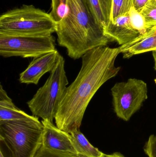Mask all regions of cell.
Returning <instances> with one entry per match:
<instances>
[{"label":"cell","mask_w":156,"mask_h":157,"mask_svg":"<svg viewBox=\"0 0 156 157\" xmlns=\"http://www.w3.org/2000/svg\"><path fill=\"white\" fill-rule=\"evenodd\" d=\"M34 115L27 114L16 106L0 85V121L31 119Z\"/></svg>","instance_id":"obj_12"},{"label":"cell","mask_w":156,"mask_h":157,"mask_svg":"<svg viewBox=\"0 0 156 157\" xmlns=\"http://www.w3.org/2000/svg\"><path fill=\"white\" fill-rule=\"evenodd\" d=\"M104 34L110 41L115 40L120 46L131 42L140 36L132 26L128 13L110 22L104 29Z\"/></svg>","instance_id":"obj_10"},{"label":"cell","mask_w":156,"mask_h":157,"mask_svg":"<svg viewBox=\"0 0 156 157\" xmlns=\"http://www.w3.org/2000/svg\"><path fill=\"white\" fill-rule=\"evenodd\" d=\"M56 30L49 14L33 5H23L0 16V36H50Z\"/></svg>","instance_id":"obj_4"},{"label":"cell","mask_w":156,"mask_h":157,"mask_svg":"<svg viewBox=\"0 0 156 157\" xmlns=\"http://www.w3.org/2000/svg\"><path fill=\"white\" fill-rule=\"evenodd\" d=\"M143 16L148 29L156 26V2L149 0L140 12Z\"/></svg>","instance_id":"obj_18"},{"label":"cell","mask_w":156,"mask_h":157,"mask_svg":"<svg viewBox=\"0 0 156 157\" xmlns=\"http://www.w3.org/2000/svg\"><path fill=\"white\" fill-rule=\"evenodd\" d=\"M60 54L56 49L34 58L27 68L19 75V80L23 84L37 85L40 78L50 72L56 64Z\"/></svg>","instance_id":"obj_9"},{"label":"cell","mask_w":156,"mask_h":157,"mask_svg":"<svg viewBox=\"0 0 156 157\" xmlns=\"http://www.w3.org/2000/svg\"><path fill=\"white\" fill-rule=\"evenodd\" d=\"M111 91L114 110L118 118L125 121L130 120L148 98L147 84L137 78L116 83Z\"/></svg>","instance_id":"obj_6"},{"label":"cell","mask_w":156,"mask_h":157,"mask_svg":"<svg viewBox=\"0 0 156 157\" xmlns=\"http://www.w3.org/2000/svg\"><path fill=\"white\" fill-rule=\"evenodd\" d=\"M56 49V39L47 36H0V55L4 58H36Z\"/></svg>","instance_id":"obj_7"},{"label":"cell","mask_w":156,"mask_h":157,"mask_svg":"<svg viewBox=\"0 0 156 157\" xmlns=\"http://www.w3.org/2000/svg\"><path fill=\"white\" fill-rule=\"evenodd\" d=\"M57 42L68 56L76 60L87 52L107 46L110 41L93 16L87 0H68L67 13L56 24Z\"/></svg>","instance_id":"obj_2"},{"label":"cell","mask_w":156,"mask_h":157,"mask_svg":"<svg viewBox=\"0 0 156 157\" xmlns=\"http://www.w3.org/2000/svg\"><path fill=\"white\" fill-rule=\"evenodd\" d=\"M155 1H156V0H155Z\"/></svg>","instance_id":"obj_25"},{"label":"cell","mask_w":156,"mask_h":157,"mask_svg":"<svg viewBox=\"0 0 156 157\" xmlns=\"http://www.w3.org/2000/svg\"><path fill=\"white\" fill-rule=\"evenodd\" d=\"M34 157H87L80 154L54 151L41 146Z\"/></svg>","instance_id":"obj_19"},{"label":"cell","mask_w":156,"mask_h":157,"mask_svg":"<svg viewBox=\"0 0 156 157\" xmlns=\"http://www.w3.org/2000/svg\"><path fill=\"white\" fill-rule=\"evenodd\" d=\"M0 157H3L2 154H0Z\"/></svg>","instance_id":"obj_24"},{"label":"cell","mask_w":156,"mask_h":157,"mask_svg":"<svg viewBox=\"0 0 156 157\" xmlns=\"http://www.w3.org/2000/svg\"><path fill=\"white\" fill-rule=\"evenodd\" d=\"M119 48H95L82 58L81 68L74 81L67 87L55 117L56 126L70 133L79 130L86 109L98 90L119 73L115 66Z\"/></svg>","instance_id":"obj_1"},{"label":"cell","mask_w":156,"mask_h":157,"mask_svg":"<svg viewBox=\"0 0 156 157\" xmlns=\"http://www.w3.org/2000/svg\"><path fill=\"white\" fill-rule=\"evenodd\" d=\"M98 23L104 29L111 21L113 0H87Z\"/></svg>","instance_id":"obj_13"},{"label":"cell","mask_w":156,"mask_h":157,"mask_svg":"<svg viewBox=\"0 0 156 157\" xmlns=\"http://www.w3.org/2000/svg\"><path fill=\"white\" fill-rule=\"evenodd\" d=\"M52 10L49 13L54 22L57 24L60 23L67 13L68 0H51Z\"/></svg>","instance_id":"obj_15"},{"label":"cell","mask_w":156,"mask_h":157,"mask_svg":"<svg viewBox=\"0 0 156 157\" xmlns=\"http://www.w3.org/2000/svg\"><path fill=\"white\" fill-rule=\"evenodd\" d=\"M149 0H133V7L138 12L142 11Z\"/></svg>","instance_id":"obj_21"},{"label":"cell","mask_w":156,"mask_h":157,"mask_svg":"<svg viewBox=\"0 0 156 157\" xmlns=\"http://www.w3.org/2000/svg\"><path fill=\"white\" fill-rule=\"evenodd\" d=\"M133 6V0H113L111 22L117 17L128 13Z\"/></svg>","instance_id":"obj_17"},{"label":"cell","mask_w":156,"mask_h":157,"mask_svg":"<svg viewBox=\"0 0 156 157\" xmlns=\"http://www.w3.org/2000/svg\"><path fill=\"white\" fill-rule=\"evenodd\" d=\"M105 157H125L120 152H115L110 155H105Z\"/></svg>","instance_id":"obj_22"},{"label":"cell","mask_w":156,"mask_h":157,"mask_svg":"<svg viewBox=\"0 0 156 157\" xmlns=\"http://www.w3.org/2000/svg\"><path fill=\"white\" fill-rule=\"evenodd\" d=\"M44 126L34 116L0 121V154L3 157H34L42 146Z\"/></svg>","instance_id":"obj_3"},{"label":"cell","mask_w":156,"mask_h":157,"mask_svg":"<svg viewBox=\"0 0 156 157\" xmlns=\"http://www.w3.org/2000/svg\"><path fill=\"white\" fill-rule=\"evenodd\" d=\"M128 15L132 26L140 35L144 34L149 30L143 16L133 6L128 12Z\"/></svg>","instance_id":"obj_16"},{"label":"cell","mask_w":156,"mask_h":157,"mask_svg":"<svg viewBox=\"0 0 156 157\" xmlns=\"http://www.w3.org/2000/svg\"><path fill=\"white\" fill-rule=\"evenodd\" d=\"M153 58H154V68L156 71V51L153 52Z\"/></svg>","instance_id":"obj_23"},{"label":"cell","mask_w":156,"mask_h":157,"mask_svg":"<svg viewBox=\"0 0 156 157\" xmlns=\"http://www.w3.org/2000/svg\"><path fill=\"white\" fill-rule=\"evenodd\" d=\"M61 55L45 83L27 102L33 115L53 122L69 82Z\"/></svg>","instance_id":"obj_5"},{"label":"cell","mask_w":156,"mask_h":157,"mask_svg":"<svg viewBox=\"0 0 156 157\" xmlns=\"http://www.w3.org/2000/svg\"><path fill=\"white\" fill-rule=\"evenodd\" d=\"M144 151L148 157H156V135L149 136L144 147Z\"/></svg>","instance_id":"obj_20"},{"label":"cell","mask_w":156,"mask_h":157,"mask_svg":"<svg viewBox=\"0 0 156 157\" xmlns=\"http://www.w3.org/2000/svg\"><path fill=\"white\" fill-rule=\"evenodd\" d=\"M41 122L44 126L41 146L54 151L78 154L70 134L47 120H42Z\"/></svg>","instance_id":"obj_8"},{"label":"cell","mask_w":156,"mask_h":157,"mask_svg":"<svg viewBox=\"0 0 156 157\" xmlns=\"http://www.w3.org/2000/svg\"><path fill=\"white\" fill-rule=\"evenodd\" d=\"M119 49L120 53L123 54L125 59L156 51V26L150 29L131 42L120 46Z\"/></svg>","instance_id":"obj_11"},{"label":"cell","mask_w":156,"mask_h":157,"mask_svg":"<svg viewBox=\"0 0 156 157\" xmlns=\"http://www.w3.org/2000/svg\"><path fill=\"white\" fill-rule=\"evenodd\" d=\"M70 134L78 154L87 157H105V154L94 147L89 142L80 129L74 130Z\"/></svg>","instance_id":"obj_14"}]
</instances>
